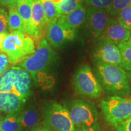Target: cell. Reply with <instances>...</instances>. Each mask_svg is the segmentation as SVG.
<instances>
[{
	"label": "cell",
	"instance_id": "6da1fadb",
	"mask_svg": "<svg viewBox=\"0 0 131 131\" xmlns=\"http://www.w3.org/2000/svg\"><path fill=\"white\" fill-rule=\"evenodd\" d=\"M95 69L100 84L108 94L114 96H126L131 94L127 72L119 66L96 62Z\"/></svg>",
	"mask_w": 131,
	"mask_h": 131
},
{
	"label": "cell",
	"instance_id": "7a4b0ae2",
	"mask_svg": "<svg viewBox=\"0 0 131 131\" xmlns=\"http://www.w3.org/2000/svg\"><path fill=\"white\" fill-rule=\"evenodd\" d=\"M35 50V42L32 37L19 30L7 34L1 47V52L7 55L9 63L12 64L21 63Z\"/></svg>",
	"mask_w": 131,
	"mask_h": 131
},
{
	"label": "cell",
	"instance_id": "3957f363",
	"mask_svg": "<svg viewBox=\"0 0 131 131\" xmlns=\"http://www.w3.org/2000/svg\"><path fill=\"white\" fill-rule=\"evenodd\" d=\"M31 75L21 67L8 68L0 76V93L10 92L26 100L32 93Z\"/></svg>",
	"mask_w": 131,
	"mask_h": 131
},
{
	"label": "cell",
	"instance_id": "277c9868",
	"mask_svg": "<svg viewBox=\"0 0 131 131\" xmlns=\"http://www.w3.org/2000/svg\"><path fill=\"white\" fill-rule=\"evenodd\" d=\"M42 125L53 131H75L69 111L56 101H49L44 106Z\"/></svg>",
	"mask_w": 131,
	"mask_h": 131
},
{
	"label": "cell",
	"instance_id": "5b68a950",
	"mask_svg": "<svg viewBox=\"0 0 131 131\" xmlns=\"http://www.w3.org/2000/svg\"><path fill=\"white\" fill-rule=\"evenodd\" d=\"M100 107L106 121L115 127L131 115V99L113 96L101 100Z\"/></svg>",
	"mask_w": 131,
	"mask_h": 131
},
{
	"label": "cell",
	"instance_id": "8992f818",
	"mask_svg": "<svg viewBox=\"0 0 131 131\" xmlns=\"http://www.w3.org/2000/svg\"><path fill=\"white\" fill-rule=\"evenodd\" d=\"M54 55L55 52L44 37L39 42L35 52L19 63V66L35 78L39 73L43 72L51 63Z\"/></svg>",
	"mask_w": 131,
	"mask_h": 131
},
{
	"label": "cell",
	"instance_id": "52a82bcc",
	"mask_svg": "<svg viewBox=\"0 0 131 131\" xmlns=\"http://www.w3.org/2000/svg\"><path fill=\"white\" fill-rule=\"evenodd\" d=\"M72 84L77 94L91 98H99L102 92L100 83L87 64L81 66L77 70Z\"/></svg>",
	"mask_w": 131,
	"mask_h": 131
},
{
	"label": "cell",
	"instance_id": "ba28073f",
	"mask_svg": "<svg viewBox=\"0 0 131 131\" xmlns=\"http://www.w3.org/2000/svg\"><path fill=\"white\" fill-rule=\"evenodd\" d=\"M69 111L75 129L90 127L97 123V112L95 108L81 100L72 101Z\"/></svg>",
	"mask_w": 131,
	"mask_h": 131
},
{
	"label": "cell",
	"instance_id": "9c48e42d",
	"mask_svg": "<svg viewBox=\"0 0 131 131\" xmlns=\"http://www.w3.org/2000/svg\"><path fill=\"white\" fill-rule=\"evenodd\" d=\"M76 35V30L70 27L61 18L49 23L46 37L52 46L58 47L68 41H72Z\"/></svg>",
	"mask_w": 131,
	"mask_h": 131
},
{
	"label": "cell",
	"instance_id": "30bf717a",
	"mask_svg": "<svg viewBox=\"0 0 131 131\" xmlns=\"http://www.w3.org/2000/svg\"><path fill=\"white\" fill-rule=\"evenodd\" d=\"M109 13L104 9L90 8L86 14V28L91 35L98 38L104 32L109 22Z\"/></svg>",
	"mask_w": 131,
	"mask_h": 131
},
{
	"label": "cell",
	"instance_id": "8fae6325",
	"mask_svg": "<svg viewBox=\"0 0 131 131\" xmlns=\"http://www.w3.org/2000/svg\"><path fill=\"white\" fill-rule=\"evenodd\" d=\"M99 40L100 42L94 52L96 62L111 65H120L122 57L117 46L107 40L102 39H99Z\"/></svg>",
	"mask_w": 131,
	"mask_h": 131
},
{
	"label": "cell",
	"instance_id": "7c38bea8",
	"mask_svg": "<svg viewBox=\"0 0 131 131\" xmlns=\"http://www.w3.org/2000/svg\"><path fill=\"white\" fill-rule=\"evenodd\" d=\"M47 24L41 0H32V14L28 34L37 41L41 40L44 37L42 34Z\"/></svg>",
	"mask_w": 131,
	"mask_h": 131
},
{
	"label": "cell",
	"instance_id": "4fadbf2b",
	"mask_svg": "<svg viewBox=\"0 0 131 131\" xmlns=\"http://www.w3.org/2000/svg\"><path fill=\"white\" fill-rule=\"evenodd\" d=\"M131 32L129 29L123 26L118 20L110 19L104 32L99 39L109 41L116 45L126 42L130 37Z\"/></svg>",
	"mask_w": 131,
	"mask_h": 131
},
{
	"label": "cell",
	"instance_id": "5bb4252c",
	"mask_svg": "<svg viewBox=\"0 0 131 131\" xmlns=\"http://www.w3.org/2000/svg\"><path fill=\"white\" fill-rule=\"evenodd\" d=\"M26 100L13 93H0V111L8 114H19Z\"/></svg>",
	"mask_w": 131,
	"mask_h": 131
},
{
	"label": "cell",
	"instance_id": "9a60e30c",
	"mask_svg": "<svg viewBox=\"0 0 131 131\" xmlns=\"http://www.w3.org/2000/svg\"><path fill=\"white\" fill-rule=\"evenodd\" d=\"M87 11L84 6L80 4L74 10L66 15L61 16V18L70 27L75 30L79 28L86 18Z\"/></svg>",
	"mask_w": 131,
	"mask_h": 131
},
{
	"label": "cell",
	"instance_id": "2e32d148",
	"mask_svg": "<svg viewBox=\"0 0 131 131\" xmlns=\"http://www.w3.org/2000/svg\"><path fill=\"white\" fill-rule=\"evenodd\" d=\"M16 7L23 21L25 33L28 34L32 14V0H18Z\"/></svg>",
	"mask_w": 131,
	"mask_h": 131
},
{
	"label": "cell",
	"instance_id": "e0dca14e",
	"mask_svg": "<svg viewBox=\"0 0 131 131\" xmlns=\"http://www.w3.org/2000/svg\"><path fill=\"white\" fill-rule=\"evenodd\" d=\"M39 114L34 107H31L26 109L19 115V121L24 128L30 129L37 126L39 122Z\"/></svg>",
	"mask_w": 131,
	"mask_h": 131
},
{
	"label": "cell",
	"instance_id": "ac0fdd59",
	"mask_svg": "<svg viewBox=\"0 0 131 131\" xmlns=\"http://www.w3.org/2000/svg\"><path fill=\"white\" fill-rule=\"evenodd\" d=\"M23 128L19 114H9L2 122L0 131H21Z\"/></svg>",
	"mask_w": 131,
	"mask_h": 131
},
{
	"label": "cell",
	"instance_id": "d6986e66",
	"mask_svg": "<svg viewBox=\"0 0 131 131\" xmlns=\"http://www.w3.org/2000/svg\"><path fill=\"white\" fill-rule=\"evenodd\" d=\"M41 2L48 23L61 17L58 5L55 4L51 0H41Z\"/></svg>",
	"mask_w": 131,
	"mask_h": 131
},
{
	"label": "cell",
	"instance_id": "ffe728a7",
	"mask_svg": "<svg viewBox=\"0 0 131 131\" xmlns=\"http://www.w3.org/2000/svg\"><path fill=\"white\" fill-rule=\"evenodd\" d=\"M9 30L10 32L15 30H19L25 33L23 21L21 19L16 8L12 7L10 9L9 13Z\"/></svg>",
	"mask_w": 131,
	"mask_h": 131
},
{
	"label": "cell",
	"instance_id": "44dd1931",
	"mask_svg": "<svg viewBox=\"0 0 131 131\" xmlns=\"http://www.w3.org/2000/svg\"><path fill=\"white\" fill-rule=\"evenodd\" d=\"M121 53L122 61L119 66L127 71L131 70V46L123 42L117 46Z\"/></svg>",
	"mask_w": 131,
	"mask_h": 131
},
{
	"label": "cell",
	"instance_id": "7402d4cb",
	"mask_svg": "<svg viewBox=\"0 0 131 131\" xmlns=\"http://www.w3.org/2000/svg\"><path fill=\"white\" fill-rule=\"evenodd\" d=\"M81 1L82 0H62L58 5L61 16L66 15L72 12L81 4Z\"/></svg>",
	"mask_w": 131,
	"mask_h": 131
},
{
	"label": "cell",
	"instance_id": "603a6c76",
	"mask_svg": "<svg viewBox=\"0 0 131 131\" xmlns=\"http://www.w3.org/2000/svg\"><path fill=\"white\" fill-rule=\"evenodd\" d=\"M118 15V21L119 23L125 28L131 29V4L122 9Z\"/></svg>",
	"mask_w": 131,
	"mask_h": 131
},
{
	"label": "cell",
	"instance_id": "cb8c5ba5",
	"mask_svg": "<svg viewBox=\"0 0 131 131\" xmlns=\"http://www.w3.org/2000/svg\"><path fill=\"white\" fill-rule=\"evenodd\" d=\"M130 4L131 0H113L109 14L111 15H117L122 9Z\"/></svg>",
	"mask_w": 131,
	"mask_h": 131
},
{
	"label": "cell",
	"instance_id": "d4e9b609",
	"mask_svg": "<svg viewBox=\"0 0 131 131\" xmlns=\"http://www.w3.org/2000/svg\"><path fill=\"white\" fill-rule=\"evenodd\" d=\"M92 7L104 9L107 11L110 9L113 0H82Z\"/></svg>",
	"mask_w": 131,
	"mask_h": 131
},
{
	"label": "cell",
	"instance_id": "484cf974",
	"mask_svg": "<svg viewBox=\"0 0 131 131\" xmlns=\"http://www.w3.org/2000/svg\"><path fill=\"white\" fill-rule=\"evenodd\" d=\"M9 15L6 10L0 7V34L6 33L8 34L9 23H8Z\"/></svg>",
	"mask_w": 131,
	"mask_h": 131
},
{
	"label": "cell",
	"instance_id": "4316f807",
	"mask_svg": "<svg viewBox=\"0 0 131 131\" xmlns=\"http://www.w3.org/2000/svg\"><path fill=\"white\" fill-rule=\"evenodd\" d=\"M115 127V131H131V115L118 124Z\"/></svg>",
	"mask_w": 131,
	"mask_h": 131
},
{
	"label": "cell",
	"instance_id": "83f0119b",
	"mask_svg": "<svg viewBox=\"0 0 131 131\" xmlns=\"http://www.w3.org/2000/svg\"><path fill=\"white\" fill-rule=\"evenodd\" d=\"M9 63V59L7 55L5 53L0 54V76L7 69Z\"/></svg>",
	"mask_w": 131,
	"mask_h": 131
},
{
	"label": "cell",
	"instance_id": "f1b7e54d",
	"mask_svg": "<svg viewBox=\"0 0 131 131\" xmlns=\"http://www.w3.org/2000/svg\"><path fill=\"white\" fill-rule=\"evenodd\" d=\"M18 1V0H0V4L10 9L16 7Z\"/></svg>",
	"mask_w": 131,
	"mask_h": 131
},
{
	"label": "cell",
	"instance_id": "f546056e",
	"mask_svg": "<svg viewBox=\"0 0 131 131\" xmlns=\"http://www.w3.org/2000/svg\"><path fill=\"white\" fill-rule=\"evenodd\" d=\"M75 131H100L98 123L90 127H84L75 129Z\"/></svg>",
	"mask_w": 131,
	"mask_h": 131
},
{
	"label": "cell",
	"instance_id": "4dcf8cb0",
	"mask_svg": "<svg viewBox=\"0 0 131 131\" xmlns=\"http://www.w3.org/2000/svg\"><path fill=\"white\" fill-rule=\"evenodd\" d=\"M32 131H53L48 127L42 125V126H35L32 129Z\"/></svg>",
	"mask_w": 131,
	"mask_h": 131
},
{
	"label": "cell",
	"instance_id": "1f68e13d",
	"mask_svg": "<svg viewBox=\"0 0 131 131\" xmlns=\"http://www.w3.org/2000/svg\"><path fill=\"white\" fill-rule=\"evenodd\" d=\"M7 34L6 33H3V34H0V52H1V44L4 38L7 35Z\"/></svg>",
	"mask_w": 131,
	"mask_h": 131
},
{
	"label": "cell",
	"instance_id": "d6a6232c",
	"mask_svg": "<svg viewBox=\"0 0 131 131\" xmlns=\"http://www.w3.org/2000/svg\"><path fill=\"white\" fill-rule=\"evenodd\" d=\"M127 72V78H128L129 82L131 86V70H130V71H127V72Z\"/></svg>",
	"mask_w": 131,
	"mask_h": 131
},
{
	"label": "cell",
	"instance_id": "836d02e7",
	"mask_svg": "<svg viewBox=\"0 0 131 131\" xmlns=\"http://www.w3.org/2000/svg\"><path fill=\"white\" fill-rule=\"evenodd\" d=\"M51 1H53V2L55 3V4L58 5L59 4H60V3L62 1V0H51Z\"/></svg>",
	"mask_w": 131,
	"mask_h": 131
},
{
	"label": "cell",
	"instance_id": "e575fe53",
	"mask_svg": "<svg viewBox=\"0 0 131 131\" xmlns=\"http://www.w3.org/2000/svg\"><path fill=\"white\" fill-rule=\"evenodd\" d=\"M126 42H127V44H128V45H129L130 46H131V34H130V37H129V38L128 39V40Z\"/></svg>",
	"mask_w": 131,
	"mask_h": 131
},
{
	"label": "cell",
	"instance_id": "d590c367",
	"mask_svg": "<svg viewBox=\"0 0 131 131\" xmlns=\"http://www.w3.org/2000/svg\"><path fill=\"white\" fill-rule=\"evenodd\" d=\"M2 117H1V115H0V127H1V123H2Z\"/></svg>",
	"mask_w": 131,
	"mask_h": 131
}]
</instances>
